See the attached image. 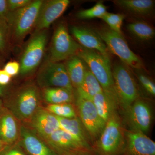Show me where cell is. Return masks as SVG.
<instances>
[{
  "label": "cell",
  "mask_w": 155,
  "mask_h": 155,
  "mask_svg": "<svg viewBox=\"0 0 155 155\" xmlns=\"http://www.w3.org/2000/svg\"><path fill=\"white\" fill-rule=\"evenodd\" d=\"M77 56L88 65L89 69L98 81L104 93L118 109V99L110 59L96 51L83 47Z\"/></svg>",
  "instance_id": "6da1fadb"
},
{
  "label": "cell",
  "mask_w": 155,
  "mask_h": 155,
  "mask_svg": "<svg viewBox=\"0 0 155 155\" xmlns=\"http://www.w3.org/2000/svg\"><path fill=\"white\" fill-rule=\"evenodd\" d=\"M3 97L4 107L21 122H28L40 107L39 91L33 84L24 85Z\"/></svg>",
  "instance_id": "7a4b0ae2"
},
{
  "label": "cell",
  "mask_w": 155,
  "mask_h": 155,
  "mask_svg": "<svg viewBox=\"0 0 155 155\" xmlns=\"http://www.w3.org/2000/svg\"><path fill=\"white\" fill-rule=\"evenodd\" d=\"M125 130L117 112L107 122L93 147L97 155H123L125 147Z\"/></svg>",
  "instance_id": "3957f363"
},
{
  "label": "cell",
  "mask_w": 155,
  "mask_h": 155,
  "mask_svg": "<svg viewBox=\"0 0 155 155\" xmlns=\"http://www.w3.org/2000/svg\"><path fill=\"white\" fill-rule=\"evenodd\" d=\"M42 0L32 1L28 5L10 12L7 23L10 28L11 40L19 43L35 27Z\"/></svg>",
  "instance_id": "277c9868"
},
{
  "label": "cell",
  "mask_w": 155,
  "mask_h": 155,
  "mask_svg": "<svg viewBox=\"0 0 155 155\" xmlns=\"http://www.w3.org/2000/svg\"><path fill=\"white\" fill-rule=\"evenodd\" d=\"M112 72L118 107L124 112L139 98L138 87L131 72L125 65L117 64Z\"/></svg>",
  "instance_id": "5b68a950"
},
{
  "label": "cell",
  "mask_w": 155,
  "mask_h": 155,
  "mask_svg": "<svg viewBox=\"0 0 155 155\" xmlns=\"http://www.w3.org/2000/svg\"><path fill=\"white\" fill-rule=\"evenodd\" d=\"M95 31L105 44L108 50L118 56L125 65L136 69L143 68L142 61L130 50L122 35L109 27H101Z\"/></svg>",
  "instance_id": "8992f818"
},
{
  "label": "cell",
  "mask_w": 155,
  "mask_h": 155,
  "mask_svg": "<svg viewBox=\"0 0 155 155\" xmlns=\"http://www.w3.org/2000/svg\"><path fill=\"white\" fill-rule=\"evenodd\" d=\"M47 41V30L35 31L21 56L19 64L21 75H29L37 69L44 54Z\"/></svg>",
  "instance_id": "52a82bcc"
},
{
  "label": "cell",
  "mask_w": 155,
  "mask_h": 155,
  "mask_svg": "<svg viewBox=\"0 0 155 155\" xmlns=\"http://www.w3.org/2000/svg\"><path fill=\"white\" fill-rule=\"evenodd\" d=\"M82 47L74 40L63 23L55 30L50 50L49 61L60 62L77 55Z\"/></svg>",
  "instance_id": "ba28073f"
},
{
  "label": "cell",
  "mask_w": 155,
  "mask_h": 155,
  "mask_svg": "<svg viewBox=\"0 0 155 155\" xmlns=\"http://www.w3.org/2000/svg\"><path fill=\"white\" fill-rule=\"evenodd\" d=\"M37 81L42 88L61 87L73 92V87L65 65L60 62L49 60L45 62L38 72Z\"/></svg>",
  "instance_id": "9c48e42d"
},
{
  "label": "cell",
  "mask_w": 155,
  "mask_h": 155,
  "mask_svg": "<svg viewBox=\"0 0 155 155\" xmlns=\"http://www.w3.org/2000/svg\"><path fill=\"white\" fill-rule=\"evenodd\" d=\"M76 105L78 117L89 135L93 146L101 135L106 123L99 116L92 101L78 97Z\"/></svg>",
  "instance_id": "30bf717a"
},
{
  "label": "cell",
  "mask_w": 155,
  "mask_h": 155,
  "mask_svg": "<svg viewBox=\"0 0 155 155\" xmlns=\"http://www.w3.org/2000/svg\"><path fill=\"white\" fill-rule=\"evenodd\" d=\"M125 120L130 129L147 133L152 122V112L147 102L138 98L124 112Z\"/></svg>",
  "instance_id": "8fae6325"
},
{
  "label": "cell",
  "mask_w": 155,
  "mask_h": 155,
  "mask_svg": "<svg viewBox=\"0 0 155 155\" xmlns=\"http://www.w3.org/2000/svg\"><path fill=\"white\" fill-rule=\"evenodd\" d=\"M43 140L59 155L94 150L84 146L74 137L62 129L56 130Z\"/></svg>",
  "instance_id": "7c38bea8"
},
{
  "label": "cell",
  "mask_w": 155,
  "mask_h": 155,
  "mask_svg": "<svg viewBox=\"0 0 155 155\" xmlns=\"http://www.w3.org/2000/svg\"><path fill=\"white\" fill-rule=\"evenodd\" d=\"M125 147L123 155H155V143L139 130H125Z\"/></svg>",
  "instance_id": "4fadbf2b"
},
{
  "label": "cell",
  "mask_w": 155,
  "mask_h": 155,
  "mask_svg": "<svg viewBox=\"0 0 155 155\" xmlns=\"http://www.w3.org/2000/svg\"><path fill=\"white\" fill-rule=\"evenodd\" d=\"M18 144L28 155H59L29 127L20 125Z\"/></svg>",
  "instance_id": "5bb4252c"
},
{
  "label": "cell",
  "mask_w": 155,
  "mask_h": 155,
  "mask_svg": "<svg viewBox=\"0 0 155 155\" xmlns=\"http://www.w3.org/2000/svg\"><path fill=\"white\" fill-rule=\"evenodd\" d=\"M69 3V0L43 1L35 27V31L47 30L50 25L63 14Z\"/></svg>",
  "instance_id": "9a60e30c"
},
{
  "label": "cell",
  "mask_w": 155,
  "mask_h": 155,
  "mask_svg": "<svg viewBox=\"0 0 155 155\" xmlns=\"http://www.w3.org/2000/svg\"><path fill=\"white\" fill-rule=\"evenodd\" d=\"M28 122L30 124L29 128L43 140L61 129L57 117L40 107Z\"/></svg>",
  "instance_id": "2e32d148"
},
{
  "label": "cell",
  "mask_w": 155,
  "mask_h": 155,
  "mask_svg": "<svg viewBox=\"0 0 155 155\" xmlns=\"http://www.w3.org/2000/svg\"><path fill=\"white\" fill-rule=\"evenodd\" d=\"M71 32L84 48L96 51L105 58L110 59L109 50L95 31L87 27L74 25L71 27Z\"/></svg>",
  "instance_id": "e0dca14e"
},
{
  "label": "cell",
  "mask_w": 155,
  "mask_h": 155,
  "mask_svg": "<svg viewBox=\"0 0 155 155\" xmlns=\"http://www.w3.org/2000/svg\"><path fill=\"white\" fill-rule=\"evenodd\" d=\"M17 121L5 107L0 111V140L5 145L15 144L19 140L20 126Z\"/></svg>",
  "instance_id": "ac0fdd59"
},
{
  "label": "cell",
  "mask_w": 155,
  "mask_h": 155,
  "mask_svg": "<svg viewBox=\"0 0 155 155\" xmlns=\"http://www.w3.org/2000/svg\"><path fill=\"white\" fill-rule=\"evenodd\" d=\"M56 117L61 125V129L73 136L84 146L88 148L93 149L90 137L79 117L77 116L72 119H67Z\"/></svg>",
  "instance_id": "d6986e66"
},
{
  "label": "cell",
  "mask_w": 155,
  "mask_h": 155,
  "mask_svg": "<svg viewBox=\"0 0 155 155\" xmlns=\"http://www.w3.org/2000/svg\"><path fill=\"white\" fill-rule=\"evenodd\" d=\"M113 2L125 11L139 16L150 15L154 8L153 0H115Z\"/></svg>",
  "instance_id": "ffe728a7"
},
{
  "label": "cell",
  "mask_w": 155,
  "mask_h": 155,
  "mask_svg": "<svg viewBox=\"0 0 155 155\" xmlns=\"http://www.w3.org/2000/svg\"><path fill=\"white\" fill-rule=\"evenodd\" d=\"M65 67L73 87L77 89L83 81L86 71L84 61L77 55L67 60Z\"/></svg>",
  "instance_id": "44dd1931"
},
{
  "label": "cell",
  "mask_w": 155,
  "mask_h": 155,
  "mask_svg": "<svg viewBox=\"0 0 155 155\" xmlns=\"http://www.w3.org/2000/svg\"><path fill=\"white\" fill-rule=\"evenodd\" d=\"M76 89L78 97L91 101L96 95L103 91L98 81L89 69H86L83 81Z\"/></svg>",
  "instance_id": "7402d4cb"
},
{
  "label": "cell",
  "mask_w": 155,
  "mask_h": 155,
  "mask_svg": "<svg viewBox=\"0 0 155 155\" xmlns=\"http://www.w3.org/2000/svg\"><path fill=\"white\" fill-rule=\"evenodd\" d=\"M42 95L49 104H71L73 100V92L61 87L43 88Z\"/></svg>",
  "instance_id": "603a6c76"
},
{
  "label": "cell",
  "mask_w": 155,
  "mask_h": 155,
  "mask_svg": "<svg viewBox=\"0 0 155 155\" xmlns=\"http://www.w3.org/2000/svg\"><path fill=\"white\" fill-rule=\"evenodd\" d=\"M92 102L99 116L105 123L114 113L117 112L118 109L103 91L96 95L93 99Z\"/></svg>",
  "instance_id": "cb8c5ba5"
},
{
  "label": "cell",
  "mask_w": 155,
  "mask_h": 155,
  "mask_svg": "<svg viewBox=\"0 0 155 155\" xmlns=\"http://www.w3.org/2000/svg\"><path fill=\"white\" fill-rule=\"evenodd\" d=\"M130 33L142 41H148L154 37L155 31L152 26L143 21L131 22L127 25Z\"/></svg>",
  "instance_id": "d4e9b609"
},
{
  "label": "cell",
  "mask_w": 155,
  "mask_h": 155,
  "mask_svg": "<svg viewBox=\"0 0 155 155\" xmlns=\"http://www.w3.org/2000/svg\"><path fill=\"white\" fill-rule=\"evenodd\" d=\"M45 109L54 116L61 118L72 119L77 116L72 104H49Z\"/></svg>",
  "instance_id": "484cf974"
},
{
  "label": "cell",
  "mask_w": 155,
  "mask_h": 155,
  "mask_svg": "<svg viewBox=\"0 0 155 155\" xmlns=\"http://www.w3.org/2000/svg\"><path fill=\"white\" fill-rule=\"evenodd\" d=\"M107 12V8L102 2H99L89 9L80 11L77 13L78 18L81 19L101 18Z\"/></svg>",
  "instance_id": "4316f807"
},
{
  "label": "cell",
  "mask_w": 155,
  "mask_h": 155,
  "mask_svg": "<svg viewBox=\"0 0 155 155\" xmlns=\"http://www.w3.org/2000/svg\"><path fill=\"white\" fill-rule=\"evenodd\" d=\"M125 16L123 14H114L107 12L101 19L107 24L109 28L120 35H122L121 27Z\"/></svg>",
  "instance_id": "83f0119b"
},
{
  "label": "cell",
  "mask_w": 155,
  "mask_h": 155,
  "mask_svg": "<svg viewBox=\"0 0 155 155\" xmlns=\"http://www.w3.org/2000/svg\"><path fill=\"white\" fill-rule=\"evenodd\" d=\"M11 43V35L9 25L6 21L0 19V54H7Z\"/></svg>",
  "instance_id": "f1b7e54d"
},
{
  "label": "cell",
  "mask_w": 155,
  "mask_h": 155,
  "mask_svg": "<svg viewBox=\"0 0 155 155\" xmlns=\"http://www.w3.org/2000/svg\"><path fill=\"white\" fill-rule=\"evenodd\" d=\"M0 155H28L18 144L6 145L0 150Z\"/></svg>",
  "instance_id": "f546056e"
},
{
  "label": "cell",
  "mask_w": 155,
  "mask_h": 155,
  "mask_svg": "<svg viewBox=\"0 0 155 155\" xmlns=\"http://www.w3.org/2000/svg\"><path fill=\"white\" fill-rule=\"evenodd\" d=\"M140 82L147 92L153 96L155 95V84L150 79L144 75L140 74L138 76Z\"/></svg>",
  "instance_id": "4dcf8cb0"
},
{
  "label": "cell",
  "mask_w": 155,
  "mask_h": 155,
  "mask_svg": "<svg viewBox=\"0 0 155 155\" xmlns=\"http://www.w3.org/2000/svg\"><path fill=\"white\" fill-rule=\"evenodd\" d=\"M32 2L31 0H7V4L9 11L12 12L28 5Z\"/></svg>",
  "instance_id": "1f68e13d"
},
{
  "label": "cell",
  "mask_w": 155,
  "mask_h": 155,
  "mask_svg": "<svg viewBox=\"0 0 155 155\" xmlns=\"http://www.w3.org/2000/svg\"><path fill=\"white\" fill-rule=\"evenodd\" d=\"M3 69L12 77L20 72V64L16 61H11L5 65Z\"/></svg>",
  "instance_id": "d6a6232c"
},
{
  "label": "cell",
  "mask_w": 155,
  "mask_h": 155,
  "mask_svg": "<svg viewBox=\"0 0 155 155\" xmlns=\"http://www.w3.org/2000/svg\"><path fill=\"white\" fill-rule=\"evenodd\" d=\"M10 11L8 8L7 0H0V19L7 22Z\"/></svg>",
  "instance_id": "836d02e7"
},
{
  "label": "cell",
  "mask_w": 155,
  "mask_h": 155,
  "mask_svg": "<svg viewBox=\"0 0 155 155\" xmlns=\"http://www.w3.org/2000/svg\"><path fill=\"white\" fill-rule=\"evenodd\" d=\"M11 77L4 71L3 69H0V85L6 86L11 81Z\"/></svg>",
  "instance_id": "e575fe53"
},
{
  "label": "cell",
  "mask_w": 155,
  "mask_h": 155,
  "mask_svg": "<svg viewBox=\"0 0 155 155\" xmlns=\"http://www.w3.org/2000/svg\"><path fill=\"white\" fill-rule=\"evenodd\" d=\"M67 155H97L94 150H86L72 153Z\"/></svg>",
  "instance_id": "d590c367"
},
{
  "label": "cell",
  "mask_w": 155,
  "mask_h": 155,
  "mask_svg": "<svg viewBox=\"0 0 155 155\" xmlns=\"http://www.w3.org/2000/svg\"><path fill=\"white\" fill-rule=\"evenodd\" d=\"M7 93L6 86H3L0 85V98L3 97Z\"/></svg>",
  "instance_id": "8d00e7d4"
},
{
  "label": "cell",
  "mask_w": 155,
  "mask_h": 155,
  "mask_svg": "<svg viewBox=\"0 0 155 155\" xmlns=\"http://www.w3.org/2000/svg\"><path fill=\"white\" fill-rule=\"evenodd\" d=\"M2 55L0 54V68L2 66L3 62H4V59L2 57Z\"/></svg>",
  "instance_id": "74e56055"
},
{
  "label": "cell",
  "mask_w": 155,
  "mask_h": 155,
  "mask_svg": "<svg viewBox=\"0 0 155 155\" xmlns=\"http://www.w3.org/2000/svg\"><path fill=\"white\" fill-rule=\"evenodd\" d=\"M4 107V104H3V101L2 99L0 98V111Z\"/></svg>",
  "instance_id": "f35d334b"
},
{
  "label": "cell",
  "mask_w": 155,
  "mask_h": 155,
  "mask_svg": "<svg viewBox=\"0 0 155 155\" xmlns=\"http://www.w3.org/2000/svg\"><path fill=\"white\" fill-rule=\"evenodd\" d=\"M5 146V145L4 144V143H3L0 140V150H1Z\"/></svg>",
  "instance_id": "ab89813d"
}]
</instances>
